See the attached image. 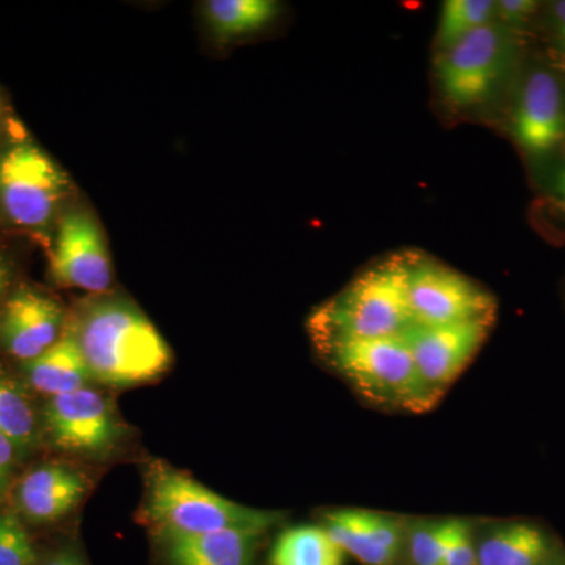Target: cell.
Listing matches in <instances>:
<instances>
[{
  "label": "cell",
  "instance_id": "cell-1",
  "mask_svg": "<svg viewBox=\"0 0 565 565\" xmlns=\"http://www.w3.org/2000/svg\"><path fill=\"white\" fill-rule=\"evenodd\" d=\"M70 327L93 381L99 384L114 388L148 384L172 366V351L161 332L128 300H95Z\"/></svg>",
  "mask_w": 565,
  "mask_h": 565
},
{
  "label": "cell",
  "instance_id": "cell-2",
  "mask_svg": "<svg viewBox=\"0 0 565 565\" xmlns=\"http://www.w3.org/2000/svg\"><path fill=\"white\" fill-rule=\"evenodd\" d=\"M411 263L393 258L360 275L315 316L323 345L399 337L414 323L408 305Z\"/></svg>",
  "mask_w": 565,
  "mask_h": 565
},
{
  "label": "cell",
  "instance_id": "cell-3",
  "mask_svg": "<svg viewBox=\"0 0 565 565\" xmlns=\"http://www.w3.org/2000/svg\"><path fill=\"white\" fill-rule=\"evenodd\" d=\"M145 512L161 535L232 530L266 533L280 522L277 512L233 503L191 476L163 465H156L148 475Z\"/></svg>",
  "mask_w": 565,
  "mask_h": 565
},
{
  "label": "cell",
  "instance_id": "cell-4",
  "mask_svg": "<svg viewBox=\"0 0 565 565\" xmlns=\"http://www.w3.org/2000/svg\"><path fill=\"white\" fill-rule=\"evenodd\" d=\"M326 348L337 370L374 403L418 414L430 411L440 397L424 384L403 334Z\"/></svg>",
  "mask_w": 565,
  "mask_h": 565
},
{
  "label": "cell",
  "instance_id": "cell-5",
  "mask_svg": "<svg viewBox=\"0 0 565 565\" xmlns=\"http://www.w3.org/2000/svg\"><path fill=\"white\" fill-rule=\"evenodd\" d=\"M514 32L493 21L438 51L435 81L444 102L467 110L493 98L515 62Z\"/></svg>",
  "mask_w": 565,
  "mask_h": 565
},
{
  "label": "cell",
  "instance_id": "cell-6",
  "mask_svg": "<svg viewBox=\"0 0 565 565\" xmlns=\"http://www.w3.org/2000/svg\"><path fill=\"white\" fill-rule=\"evenodd\" d=\"M68 185L61 167L31 141L11 145L0 154V212L17 228L46 232Z\"/></svg>",
  "mask_w": 565,
  "mask_h": 565
},
{
  "label": "cell",
  "instance_id": "cell-7",
  "mask_svg": "<svg viewBox=\"0 0 565 565\" xmlns=\"http://www.w3.org/2000/svg\"><path fill=\"white\" fill-rule=\"evenodd\" d=\"M408 305L414 323L445 326L497 313L492 294L444 264L418 259L408 273Z\"/></svg>",
  "mask_w": 565,
  "mask_h": 565
},
{
  "label": "cell",
  "instance_id": "cell-8",
  "mask_svg": "<svg viewBox=\"0 0 565 565\" xmlns=\"http://www.w3.org/2000/svg\"><path fill=\"white\" fill-rule=\"evenodd\" d=\"M44 423L52 444L82 456L107 455L122 438L114 405L88 386L51 397L44 408Z\"/></svg>",
  "mask_w": 565,
  "mask_h": 565
},
{
  "label": "cell",
  "instance_id": "cell-9",
  "mask_svg": "<svg viewBox=\"0 0 565 565\" xmlns=\"http://www.w3.org/2000/svg\"><path fill=\"white\" fill-rule=\"evenodd\" d=\"M50 273L65 288L92 294L109 291L114 280L110 255L102 226L90 211L63 214L51 252Z\"/></svg>",
  "mask_w": 565,
  "mask_h": 565
},
{
  "label": "cell",
  "instance_id": "cell-10",
  "mask_svg": "<svg viewBox=\"0 0 565 565\" xmlns=\"http://www.w3.org/2000/svg\"><path fill=\"white\" fill-rule=\"evenodd\" d=\"M493 321L489 316L445 326L412 323L403 338L424 384L441 396L486 343Z\"/></svg>",
  "mask_w": 565,
  "mask_h": 565
},
{
  "label": "cell",
  "instance_id": "cell-11",
  "mask_svg": "<svg viewBox=\"0 0 565 565\" xmlns=\"http://www.w3.org/2000/svg\"><path fill=\"white\" fill-rule=\"evenodd\" d=\"M511 132L523 151L537 158L564 143L565 87L555 73L527 74L512 110Z\"/></svg>",
  "mask_w": 565,
  "mask_h": 565
},
{
  "label": "cell",
  "instance_id": "cell-12",
  "mask_svg": "<svg viewBox=\"0 0 565 565\" xmlns=\"http://www.w3.org/2000/svg\"><path fill=\"white\" fill-rule=\"evenodd\" d=\"M65 329V315L57 300L36 289L20 288L0 313V345L28 363L57 343Z\"/></svg>",
  "mask_w": 565,
  "mask_h": 565
},
{
  "label": "cell",
  "instance_id": "cell-13",
  "mask_svg": "<svg viewBox=\"0 0 565 565\" xmlns=\"http://www.w3.org/2000/svg\"><path fill=\"white\" fill-rule=\"evenodd\" d=\"M84 476L66 465L51 463L35 468L18 487L22 514L36 523H50L68 515L84 498Z\"/></svg>",
  "mask_w": 565,
  "mask_h": 565
},
{
  "label": "cell",
  "instance_id": "cell-14",
  "mask_svg": "<svg viewBox=\"0 0 565 565\" xmlns=\"http://www.w3.org/2000/svg\"><path fill=\"white\" fill-rule=\"evenodd\" d=\"M544 526L514 520L493 526L478 544L479 565H546L561 552Z\"/></svg>",
  "mask_w": 565,
  "mask_h": 565
},
{
  "label": "cell",
  "instance_id": "cell-15",
  "mask_svg": "<svg viewBox=\"0 0 565 565\" xmlns=\"http://www.w3.org/2000/svg\"><path fill=\"white\" fill-rule=\"evenodd\" d=\"M264 533L217 531L206 534H167V556L172 565H255Z\"/></svg>",
  "mask_w": 565,
  "mask_h": 565
},
{
  "label": "cell",
  "instance_id": "cell-16",
  "mask_svg": "<svg viewBox=\"0 0 565 565\" xmlns=\"http://www.w3.org/2000/svg\"><path fill=\"white\" fill-rule=\"evenodd\" d=\"M29 384L46 396L55 397L84 388L92 375L76 337L66 327L61 340L46 352L25 363Z\"/></svg>",
  "mask_w": 565,
  "mask_h": 565
},
{
  "label": "cell",
  "instance_id": "cell-17",
  "mask_svg": "<svg viewBox=\"0 0 565 565\" xmlns=\"http://www.w3.org/2000/svg\"><path fill=\"white\" fill-rule=\"evenodd\" d=\"M280 6L274 0H211L204 7L215 39L232 41L263 31L277 18Z\"/></svg>",
  "mask_w": 565,
  "mask_h": 565
},
{
  "label": "cell",
  "instance_id": "cell-18",
  "mask_svg": "<svg viewBox=\"0 0 565 565\" xmlns=\"http://www.w3.org/2000/svg\"><path fill=\"white\" fill-rule=\"evenodd\" d=\"M345 553L322 526L282 531L270 552V565H344Z\"/></svg>",
  "mask_w": 565,
  "mask_h": 565
},
{
  "label": "cell",
  "instance_id": "cell-19",
  "mask_svg": "<svg viewBox=\"0 0 565 565\" xmlns=\"http://www.w3.org/2000/svg\"><path fill=\"white\" fill-rule=\"evenodd\" d=\"M323 530L334 544L364 565H394L396 559L381 548L364 523L362 509H338L327 512L322 519Z\"/></svg>",
  "mask_w": 565,
  "mask_h": 565
},
{
  "label": "cell",
  "instance_id": "cell-20",
  "mask_svg": "<svg viewBox=\"0 0 565 565\" xmlns=\"http://www.w3.org/2000/svg\"><path fill=\"white\" fill-rule=\"evenodd\" d=\"M494 3L493 0H446L441 3L435 33L437 50H446L465 36L492 24Z\"/></svg>",
  "mask_w": 565,
  "mask_h": 565
},
{
  "label": "cell",
  "instance_id": "cell-21",
  "mask_svg": "<svg viewBox=\"0 0 565 565\" xmlns=\"http://www.w3.org/2000/svg\"><path fill=\"white\" fill-rule=\"evenodd\" d=\"M0 435L17 451L31 448L36 438V419L32 404L20 386L3 374H0Z\"/></svg>",
  "mask_w": 565,
  "mask_h": 565
},
{
  "label": "cell",
  "instance_id": "cell-22",
  "mask_svg": "<svg viewBox=\"0 0 565 565\" xmlns=\"http://www.w3.org/2000/svg\"><path fill=\"white\" fill-rule=\"evenodd\" d=\"M449 520L416 522L408 527L407 546L412 565H444Z\"/></svg>",
  "mask_w": 565,
  "mask_h": 565
},
{
  "label": "cell",
  "instance_id": "cell-23",
  "mask_svg": "<svg viewBox=\"0 0 565 565\" xmlns=\"http://www.w3.org/2000/svg\"><path fill=\"white\" fill-rule=\"evenodd\" d=\"M35 550L28 531L11 514L0 515V565H33Z\"/></svg>",
  "mask_w": 565,
  "mask_h": 565
},
{
  "label": "cell",
  "instance_id": "cell-24",
  "mask_svg": "<svg viewBox=\"0 0 565 565\" xmlns=\"http://www.w3.org/2000/svg\"><path fill=\"white\" fill-rule=\"evenodd\" d=\"M444 565H479L473 526L467 520L451 519Z\"/></svg>",
  "mask_w": 565,
  "mask_h": 565
},
{
  "label": "cell",
  "instance_id": "cell-25",
  "mask_svg": "<svg viewBox=\"0 0 565 565\" xmlns=\"http://www.w3.org/2000/svg\"><path fill=\"white\" fill-rule=\"evenodd\" d=\"M541 3L535 0H498L494 3V21L509 31L523 28L533 20Z\"/></svg>",
  "mask_w": 565,
  "mask_h": 565
},
{
  "label": "cell",
  "instance_id": "cell-26",
  "mask_svg": "<svg viewBox=\"0 0 565 565\" xmlns=\"http://www.w3.org/2000/svg\"><path fill=\"white\" fill-rule=\"evenodd\" d=\"M17 448L0 435V501L6 497L10 486L11 471H13Z\"/></svg>",
  "mask_w": 565,
  "mask_h": 565
},
{
  "label": "cell",
  "instance_id": "cell-27",
  "mask_svg": "<svg viewBox=\"0 0 565 565\" xmlns=\"http://www.w3.org/2000/svg\"><path fill=\"white\" fill-rule=\"evenodd\" d=\"M552 25L557 46L565 52V0L552 3Z\"/></svg>",
  "mask_w": 565,
  "mask_h": 565
},
{
  "label": "cell",
  "instance_id": "cell-28",
  "mask_svg": "<svg viewBox=\"0 0 565 565\" xmlns=\"http://www.w3.org/2000/svg\"><path fill=\"white\" fill-rule=\"evenodd\" d=\"M552 196L557 206L565 211V161L557 167L552 181Z\"/></svg>",
  "mask_w": 565,
  "mask_h": 565
},
{
  "label": "cell",
  "instance_id": "cell-29",
  "mask_svg": "<svg viewBox=\"0 0 565 565\" xmlns=\"http://www.w3.org/2000/svg\"><path fill=\"white\" fill-rule=\"evenodd\" d=\"M11 280V266L9 259L6 256L0 255V299H2L3 294H6L7 288H9Z\"/></svg>",
  "mask_w": 565,
  "mask_h": 565
},
{
  "label": "cell",
  "instance_id": "cell-30",
  "mask_svg": "<svg viewBox=\"0 0 565 565\" xmlns=\"http://www.w3.org/2000/svg\"><path fill=\"white\" fill-rule=\"evenodd\" d=\"M44 565H84L81 563L79 557L76 555H71V553H61L55 557H52L51 561H47Z\"/></svg>",
  "mask_w": 565,
  "mask_h": 565
},
{
  "label": "cell",
  "instance_id": "cell-31",
  "mask_svg": "<svg viewBox=\"0 0 565 565\" xmlns=\"http://www.w3.org/2000/svg\"><path fill=\"white\" fill-rule=\"evenodd\" d=\"M546 565H565V552L564 550H561L559 553L555 557H553L552 561H550Z\"/></svg>",
  "mask_w": 565,
  "mask_h": 565
},
{
  "label": "cell",
  "instance_id": "cell-32",
  "mask_svg": "<svg viewBox=\"0 0 565 565\" xmlns=\"http://www.w3.org/2000/svg\"><path fill=\"white\" fill-rule=\"evenodd\" d=\"M2 126H3V111H2V106H0V136H2Z\"/></svg>",
  "mask_w": 565,
  "mask_h": 565
}]
</instances>
